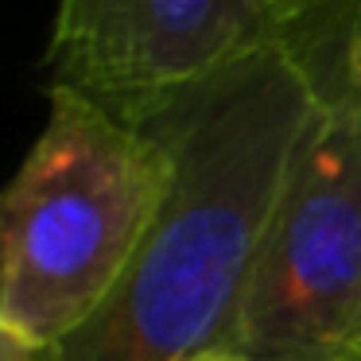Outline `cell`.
Listing matches in <instances>:
<instances>
[{
  "instance_id": "5b68a950",
  "label": "cell",
  "mask_w": 361,
  "mask_h": 361,
  "mask_svg": "<svg viewBox=\"0 0 361 361\" xmlns=\"http://www.w3.org/2000/svg\"><path fill=\"white\" fill-rule=\"evenodd\" d=\"M272 39L291 55L322 97L345 90V39L361 0H260Z\"/></svg>"
},
{
  "instance_id": "277c9868",
  "label": "cell",
  "mask_w": 361,
  "mask_h": 361,
  "mask_svg": "<svg viewBox=\"0 0 361 361\" xmlns=\"http://www.w3.org/2000/svg\"><path fill=\"white\" fill-rule=\"evenodd\" d=\"M276 47L260 0H59L55 82L140 121Z\"/></svg>"
},
{
  "instance_id": "52a82bcc",
  "label": "cell",
  "mask_w": 361,
  "mask_h": 361,
  "mask_svg": "<svg viewBox=\"0 0 361 361\" xmlns=\"http://www.w3.org/2000/svg\"><path fill=\"white\" fill-rule=\"evenodd\" d=\"M0 361H51V350L32 345V342H24V338L0 330Z\"/></svg>"
},
{
  "instance_id": "3957f363",
  "label": "cell",
  "mask_w": 361,
  "mask_h": 361,
  "mask_svg": "<svg viewBox=\"0 0 361 361\" xmlns=\"http://www.w3.org/2000/svg\"><path fill=\"white\" fill-rule=\"evenodd\" d=\"M229 350L361 361V102H319L276 198Z\"/></svg>"
},
{
  "instance_id": "6da1fadb",
  "label": "cell",
  "mask_w": 361,
  "mask_h": 361,
  "mask_svg": "<svg viewBox=\"0 0 361 361\" xmlns=\"http://www.w3.org/2000/svg\"><path fill=\"white\" fill-rule=\"evenodd\" d=\"M311 74L264 47L152 109L175 152V183L113 299L51 361H190L229 350L288 179L319 109Z\"/></svg>"
},
{
  "instance_id": "8992f818",
  "label": "cell",
  "mask_w": 361,
  "mask_h": 361,
  "mask_svg": "<svg viewBox=\"0 0 361 361\" xmlns=\"http://www.w3.org/2000/svg\"><path fill=\"white\" fill-rule=\"evenodd\" d=\"M345 90L361 102V8L353 16L350 39H345Z\"/></svg>"
},
{
  "instance_id": "ba28073f",
  "label": "cell",
  "mask_w": 361,
  "mask_h": 361,
  "mask_svg": "<svg viewBox=\"0 0 361 361\" xmlns=\"http://www.w3.org/2000/svg\"><path fill=\"white\" fill-rule=\"evenodd\" d=\"M190 361H245V357L233 353V350H206V353H198V357H190Z\"/></svg>"
},
{
  "instance_id": "7a4b0ae2",
  "label": "cell",
  "mask_w": 361,
  "mask_h": 361,
  "mask_svg": "<svg viewBox=\"0 0 361 361\" xmlns=\"http://www.w3.org/2000/svg\"><path fill=\"white\" fill-rule=\"evenodd\" d=\"M171 183L156 125L55 82L0 202V330L43 350L78 334L121 288Z\"/></svg>"
}]
</instances>
